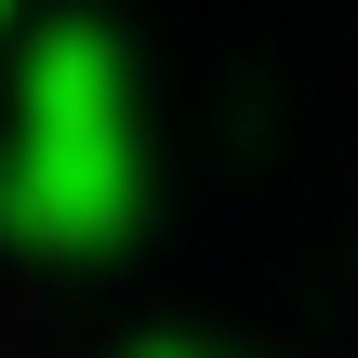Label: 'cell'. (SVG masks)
Segmentation results:
<instances>
[{
	"mask_svg": "<svg viewBox=\"0 0 358 358\" xmlns=\"http://www.w3.org/2000/svg\"><path fill=\"white\" fill-rule=\"evenodd\" d=\"M120 213H133V106H120V66L93 40H40L27 133H13V226H40L53 252H93Z\"/></svg>",
	"mask_w": 358,
	"mask_h": 358,
	"instance_id": "6da1fadb",
	"label": "cell"
}]
</instances>
